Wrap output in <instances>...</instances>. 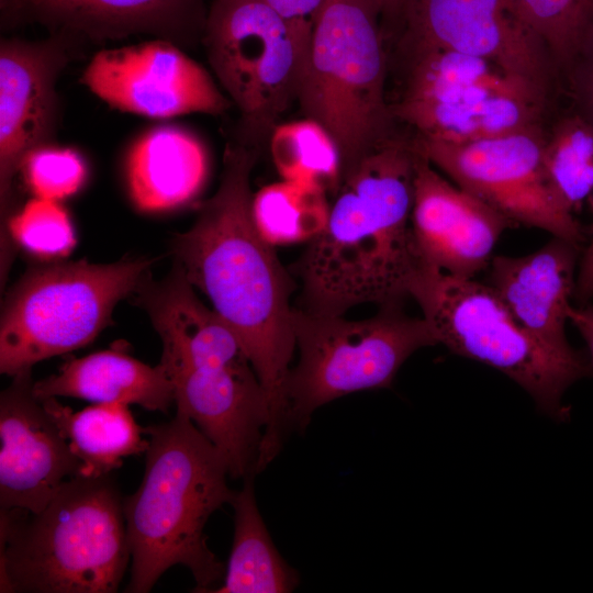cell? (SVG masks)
I'll use <instances>...</instances> for the list:
<instances>
[{"instance_id":"1","label":"cell","mask_w":593,"mask_h":593,"mask_svg":"<svg viewBox=\"0 0 593 593\" xmlns=\"http://www.w3.org/2000/svg\"><path fill=\"white\" fill-rule=\"evenodd\" d=\"M259 150L228 143L216 192L194 224L174 240L176 261L240 340L268 398L260 454L272 460L284 437V388L295 349L293 278L258 232L250 177Z\"/></svg>"},{"instance_id":"2","label":"cell","mask_w":593,"mask_h":593,"mask_svg":"<svg viewBox=\"0 0 593 593\" xmlns=\"http://www.w3.org/2000/svg\"><path fill=\"white\" fill-rule=\"evenodd\" d=\"M418 153L396 133L344 176L325 227L292 266L304 310L344 315L355 305L402 304L422 264L412 230Z\"/></svg>"},{"instance_id":"3","label":"cell","mask_w":593,"mask_h":593,"mask_svg":"<svg viewBox=\"0 0 593 593\" xmlns=\"http://www.w3.org/2000/svg\"><path fill=\"white\" fill-rule=\"evenodd\" d=\"M148 436L138 489L124 497L131 550L125 592L147 593L169 568H188L193 592H212L223 580V563L204 535L210 516L230 504L228 467L221 451L187 416L144 428Z\"/></svg>"},{"instance_id":"4","label":"cell","mask_w":593,"mask_h":593,"mask_svg":"<svg viewBox=\"0 0 593 593\" xmlns=\"http://www.w3.org/2000/svg\"><path fill=\"white\" fill-rule=\"evenodd\" d=\"M109 474L66 480L38 512L0 511V591L113 593L131 550Z\"/></svg>"},{"instance_id":"5","label":"cell","mask_w":593,"mask_h":593,"mask_svg":"<svg viewBox=\"0 0 593 593\" xmlns=\"http://www.w3.org/2000/svg\"><path fill=\"white\" fill-rule=\"evenodd\" d=\"M437 344L451 353L492 367L522 387L538 411L568 422V388L593 377L589 353L562 354L545 345L512 316L494 291L422 261L409 284Z\"/></svg>"},{"instance_id":"6","label":"cell","mask_w":593,"mask_h":593,"mask_svg":"<svg viewBox=\"0 0 593 593\" xmlns=\"http://www.w3.org/2000/svg\"><path fill=\"white\" fill-rule=\"evenodd\" d=\"M388 59L381 20L369 0H325L296 101L336 142L344 176L399 133L385 96Z\"/></svg>"},{"instance_id":"7","label":"cell","mask_w":593,"mask_h":593,"mask_svg":"<svg viewBox=\"0 0 593 593\" xmlns=\"http://www.w3.org/2000/svg\"><path fill=\"white\" fill-rule=\"evenodd\" d=\"M292 327L300 357L286 381L287 433L304 429L331 401L390 388L412 354L437 344L427 322L405 314L402 304L381 306L359 321L293 307Z\"/></svg>"},{"instance_id":"8","label":"cell","mask_w":593,"mask_h":593,"mask_svg":"<svg viewBox=\"0 0 593 593\" xmlns=\"http://www.w3.org/2000/svg\"><path fill=\"white\" fill-rule=\"evenodd\" d=\"M148 260L60 262L29 271L9 294L0 326V371L14 377L91 343L118 302L149 273Z\"/></svg>"},{"instance_id":"9","label":"cell","mask_w":593,"mask_h":593,"mask_svg":"<svg viewBox=\"0 0 593 593\" xmlns=\"http://www.w3.org/2000/svg\"><path fill=\"white\" fill-rule=\"evenodd\" d=\"M201 42L239 112L235 141L259 149L298 99L303 65L290 26L265 0H211Z\"/></svg>"},{"instance_id":"10","label":"cell","mask_w":593,"mask_h":593,"mask_svg":"<svg viewBox=\"0 0 593 593\" xmlns=\"http://www.w3.org/2000/svg\"><path fill=\"white\" fill-rule=\"evenodd\" d=\"M404 57L401 92L390 102L398 125L422 139L469 142L488 135L507 96L556 102L530 81L469 54L438 48H399Z\"/></svg>"},{"instance_id":"11","label":"cell","mask_w":593,"mask_h":593,"mask_svg":"<svg viewBox=\"0 0 593 593\" xmlns=\"http://www.w3.org/2000/svg\"><path fill=\"white\" fill-rule=\"evenodd\" d=\"M544 124L469 143L412 138L454 183L511 222L581 245L584 234L552 187L544 164Z\"/></svg>"},{"instance_id":"12","label":"cell","mask_w":593,"mask_h":593,"mask_svg":"<svg viewBox=\"0 0 593 593\" xmlns=\"http://www.w3.org/2000/svg\"><path fill=\"white\" fill-rule=\"evenodd\" d=\"M384 37L399 48L438 47L485 58L553 98L556 65L516 0H403Z\"/></svg>"},{"instance_id":"13","label":"cell","mask_w":593,"mask_h":593,"mask_svg":"<svg viewBox=\"0 0 593 593\" xmlns=\"http://www.w3.org/2000/svg\"><path fill=\"white\" fill-rule=\"evenodd\" d=\"M83 44L63 34L0 42V202L7 217L13 181L27 156L49 146L60 120L57 80Z\"/></svg>"},{"instance_id":"14","label":"cell","mask_w":593,"mask_h":593,"mask_svg":"<svg viewBox=\"0 0 593 593\" xmlns=\"http://www.w3.org/2000/svg\"><path fill=\"white\" fill-rule=\"evenodd\" d=\"M82 83L114 109L148 118L219 115L230 107L212 76L180 46L159 38L96 53Z\"/></svg>"},{"instance_id":"15","label":"cell","mask_w":593,"mask_h":593,"mask_svg":"<svg viewBox=\"0 0 593 593\" xmlns=\"http://www.w3.org/2000/svg\"><path fill=\"white\" fill-rule=\"evenodd\" d=\"M206 0H0L2 30L41 25L49 34L101 44L149 35L180 47L202 40Z\"/></svg>"},{"instance_id":"16","label":"cell","mask_w":593,"mask_h":593,"mask_svg":"<svg viewBox=\"0 0 593 593\" xmlns=\"http://www.w3.org/2000/svg\"><path fill=\"white\" fill-rule=\"evenodd\" d=\"M31 370L13 377L0 396V507L41 511L61 484L82 475V462L43 401Z\"/></svg>"},{"instance_id":"17","label":"cell","mask_w":593,"mask_h":593,"mask_svg":"<svg viewBox=\"0 0 593 593\" xmlns=\"http://www.w3.org/2000/svg\"><path fill=\"white\" fill-rule=\"evenodd\" d=\"M176 413L190 418L221 451L232 478L254 477L269 421L267 393L251 363L168 372Z\"/></svg>"},{"instance_id":"18","label":"cell","mask_w":593,"mask_h":593,"mask_svg":"<svg viewBox=\"0 0 593 593\" xmlns=\"http://www.w3.org/2000/svg\"><path fill=\"white\" fill-rule=\"evenodd\" d=\"M513 226L504 215L448 181L418 153L412 230L423 262L449 275L474 278L488 268L496 242Z\"/></svg>"},{"instance_id":"19","label":"cell","mask_w":593,"mask_h":593,"mask_svg":"<svg viewBox=\"0 0 593 593\" xmlns=\"http://www.w3.org/2000/svg\"><path fill=\"white\" fill-rule=\"evenodd\" d=\"M580 245L553 236L525 256H493L486 284L512 316L545 345L574 354L566 336L568 309L574 293Z\"/></svg>"},{"instance_id":"20","label":"cell","mask_w":593,"mask_h":593,"mask_svg":"<svg viewBox=\"0 0 593 593\" xmlns=\"http://www.w3.org/2000/svg\"><path fill=\"white\" fill-rule=\"evenodd\" d=\"M33 393L40 399L68 396L94 404H137L163 413L175 404L172 381L160 362L152 367L120 350L70 359L56 374L34 382Z\"/></svg>"},{"instance_id":"21","label":"cell","mask_w":593,"mask_h":593,"mask_svg":"<svg viewBox=\"0 0 593 593\" xmlns=\"http://www.w3.org/2000/svg\"><path fill=\"white\" fill-rule=\"evenodd\" d=\"M209 171L203 144L174 126L155 128L132 147L126 163L130 194L147 212L175 209L192 200Z\"/></svg>"},{"instance_id":"22","label":"cell","mask_w":593,"mask_h":593,"mask_svg":"<svg viewBox=\"0 0 593 593\" xmlns=\"http://www.w3.org/2000/svg\"><path fill=\"white\" fill-rule=\"evenodd\" d=\"M234 533L223 583L215 593H286L293 591L299 577L280 556L257 507L253 477L235 491Z\"/></svg>"},{"instance_id":"23","label":"cell","mask_w":593,"mask_h":593,"mask_svg":"<svg viewBox=\"0 0 593 593\" xmlns=\"http://www.w3.org/2000/svg\"><path fill=\"white\" fill-rule=\"evenodd\" d=\"M60 433L82 462V475L109 474L127 456L145 452L148 439L128 405L101 403L81 411L61 405L56 398L41 399Z\"/></svg>"},{"instance_id":"24","label":"cell","mask_w":593,"mask_h":593,"mask_svg":"<svg viewBox=\"0 0 593 593\" xmlns=\"http://www.w3.org/2000/svg\"><path fill=\"white\" fill-rule=\"evenodd\" d=\"M270 153L283 180L336 193L344 178L336 142L318 122L304 120L278 124L270 134Z\"/></svg>"},{"instance_id":"25","label":"cell","mask_w":593,"mask_h":593,"mask_svg":"<svg viewBox=\"0 0 593 593\" xmlns=\"http://www.w3.org/2000/svg\"><path fill=\"white\" fill-rule=\"evenodd\" d=\"M544 164L567 206L577 211L593 192V124L570 107L544 125Z\"/></svg>"},{"instance_id":"26","label":"cell","mask_w":593,"mask_h":593,"mask_svg":"<svg viewBox=\"0 0 593 593\" xmlns=\"http://www.w3.org/2000/svg\"><path fill=\"white\" fill-rule=\"evenodd\" d=\"M326 192L288 180L262 187L253 197L255 225L270 245L311 240L326 225Z\"/></svg>"},{"instance_id":"27","label":"cell","mask_w":593,"mask_h":593,"mask_svg":"<svg viewBox=\"0 0 593 593\" xmlns=\"http://www.w3.org/2000/svg\"><path fill=\"white\" fill-rule=\"evenodd\" d=\"M558 70L593 23V0H516Z\"/></svg>"},{"instance_id":"28","label":"cell","mask_w":593,"mask_h":593,"mask_svg":"<svg viewBox=\"0 0 593 593\" xmlns=\"http://www.w3.org/2000/svg\"><path fill=\"white\" fill-rule=\"evenodd\" d=\"M9 230L23 248L45 257L67 255L76 243L67 212L54 200H30L10 219Z\"/></svg>"},{"instance_id":"29","label":"cell","mask_w":593,"mask_h":593,"mask_svg":"<svg viewBox=\"0 0 593 593\" xmlns=\"http://www.w3.org/2000/svg\"><path fill=\"white\" fill-rule=\"evenodd\" d=\"M36 198L59 201L76 193L86 178L80 156L52 145L31 153L21 169Z\"/></svg>"},{"instance_id":"30","label":"cell","mask_w":593,"mask_h":593,"mask_svg":"<svg viewBox=\"0 0 593 593\" xmlns=\"http://www.w3.org/2000/svg\"><path fill=\"white\" fill-rule=\"evenodd\" d=\"M561 94L593 124V23L559 69Z\"/></svg>"},{"instance_id":"31","label":"cell","mask_w":593,"mask_h":593,"mask_svg":"<svg viewBox=\"0 0 593 593\" xmlns=\"http://www.w3.org/2000/svg\"><path fill=\"white\" fill-rule=\"evenodd\" d=\"M265 1L273 8L290 26L300 51L304 72L313 31L325 0Z\"/></svg>"},{"instance_id":"32","label":"cell","mask_w":593,"mask_h":593,"mask_svg":"<svg viewBox=\"0 0 593 593\" xmlns=\"http://www.w3.org/2000/svg\"><path fill=\"white\" fill-rule=\"evenodd\" d=\"M573 296L580 305L586 304L593 298V226L590 244L580 261Z\"/></svg>"},{"instance_id":"33","label":"cell","mask_w":593,"mask_h":593,"mask_svg":"<svg viewBox=\"0 0 593 593\" xmlns=\"http://www.w3.org/2000/svg\"><path fill=\"white\" fill-rule=\"evenodd\" d=\"M402 1L403 0H369L380 16L382 29L394 18Z\"/></svg>"}]
</instances>
